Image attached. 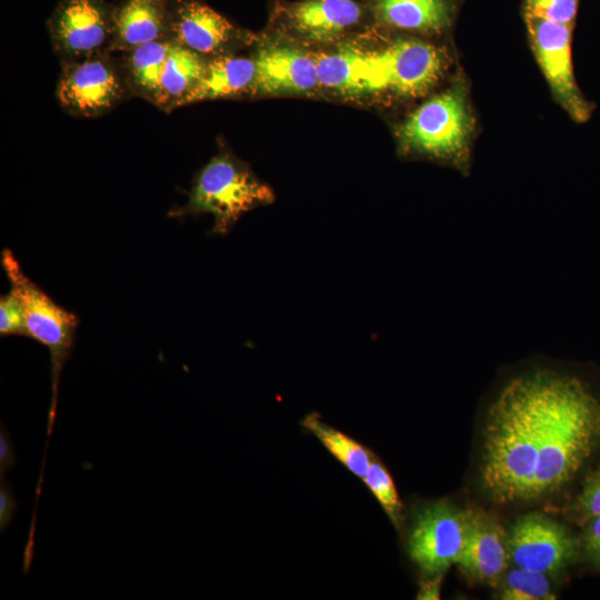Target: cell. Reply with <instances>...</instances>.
<instances>
[{
  "label": "cell",
  "mask_w": 600,
  "mask_h": 600,
  "mask_svg": "<svg viewBox=\"0 0 600 600\" xmlns=\"http://www.w3.org/2000/svg\"><path fill=\"white\" fill-rule=\"evenodd\" d=\"M481 479L498 503L567 484L600 444V397L574 372L548 364L508 377L489 403Z\"/></svg>",
  "instance_id": "6da1fadb"
},
{
  "label": "cell",
  "mask_w": 600,
  "mask_h": 600,
  "mask_svg": "<svg viewBox=\"0 0 600 600\" xmlns=\"http://www.w3.org/2000/svg\"><path fill=\"white\" fill-rule=\"evenodd\" d=\"M474 118L468 91L458 81L420 104L401 124L403 153L449 164L462 173L470 167Z\"/></svg>",
  "instance_id": "7a4b0ae2"
},
{
  "label": "cell",
  "mask_w": 600,
  "mask_h": 600,
  "mask_svg": "<svg viewBox=\"0 0 600 600\" xmlns=\"http://www.w3.org/2000/svg\"><path fill=\"white\" fill-rule=\"evenodd\" d=\"M274 201L272 189L259 180L248 166L223 153L213 157L197 174L184 214L213 217L212 231L224 234L248 211Z\"/></svg>",
  "instance_id": "3957f363"
},
{
  "label": "cell",
  "mask_w": 600,
  "mask_h": 600,
  "mask_svg": "<svg viewBox=\"0 0 600 600\" xmlns=\"http://www.w3.org/2000/svg\"><path fill=\"white\" fill-rule=\"evenodd\" d=\"M1 264L10 282V291L21 302L27 336L46 346L50 353L52 400L49 428L51 429L60 373L70 356L79 319L74 313L59 306L30 280L9 249L2 251Z\"/></svg>",
  "instance_id": "277c9868"
},
{
  "label": "cell",
  "mask_w": 600,
  "mask_h": 600,
  "mask_svg": "<svg viewBox=\"0 0 600 600\" xmlns=\"http://www.w3.org/2000/svg\"><path fill=\"white\" fill-rule=\"evenodd\" d=\"M374 51L381 94L397 99L428 93L450 68V56L444 47L421 36L397 32Z\"/></svg>",
  "instance_id": "5b68a950"
},
{
  "label": "cell",
  "mask_w": 600,
  "mask_h": 600,
  "mask_svg": "<svg viewBox=\"0 0 600 600\" xmlns=\"http://www.w3.org/2000/svg\"><path fill=\"white\" fill-rule=\"evenodd\" d=\"M529 41L557 102L576 122L590 119L594 104L579 89L573 74V27L524 14Z\"/></svg>",
  "instance_id": "8992f818"
},
{
  "label": "cell",
  "mask_w": 600,
  "mask_h": 600,
  "mask_svg": "<svg viewBox=\"0 0 600 600\" xmlns=\"http://www.w3.org/2000/svg\"><path fill=\"white\" fill-rule=\"evenodd\" d=\"M128 88L124 73L106 52L64 61L57 98L66 112L94 118L111 111Z\"/></svg>",
  "instance_id": "52a82bcc"
},
{
  "label": "cell",
  "mask_w": 600,
  "mask_h": 600,
  "mask_svg": "<svg viewBox=\"0 0 600 600\" xmlns=\"http://www.w3.org/2000/svg\"><path fill=\"white\" fill-rule=\"evenodd\" d=\"M466 526L467 511L447 501L422 506L414 514L408 537L411 560L429 577L443 573L462 551Z\"/></svg>",
  "instance_id": "ba28073f"
},
{
  "label": "cell",
  "mask_w": 600,
  "mask_h": 600,
  "mask_svg": "<svg viewBox=\"0 0 600 600\" xmlns=\"http://www.w3.org/2000/svg\"><path fill=\"white\" fill-rule=\"evenodd\" d=\"M114 6L104 0H60L48 20L56 51L78 60L110 49Z\"/></svg>",
  "instance_id": "9c48e42d"
},
{
  "label": "cell",
  "mask_w": 600,
  "mask_h": 600,
  "mask_svg": "<svg viewBox=\"0 0 600 600\" xmlns=\"http://www.w3.org/2000/svg\"><path fill=\"white\" fill-rule=\"evenodd\" d=\"M274 22L291 36L316 43L343 38L370 19L359 0H297L276 6Z\"/></svg>",
  "instance_id": "30bf717a"
},
{
  "label": "cell",
  "mask_w": 600,
  "mask_h": 600,
  "mask_svg": "<svg viewBox=\"0 0 600 600\" xmlns=\"http://www.w3.org/2000/svg\"><path fill=\"white\" fill-rule=\"evenodd\" d=\"M510 560L516 567L551 574L572 557L574 543L567 530L542 514L519 518L508 534Z\"/></svg>",
  "instance_id": "8fae6325"
},
{
  "label": "cell",
  "mask_w": 600,
  "mask_h": 600,
  "mask_svg": "<svg viewBox=\"0 0 600 600\" xmlns=\"http://www.w3.org/2000/svg\"><path fill=\"white\" fill-rule=\"evenodd\" d=\"M168 6L171 39L201 57L224 54L244 38L241 29L199 0H174Z\"/></svg>",
  "instance_id": "7c38bea8"
},
{
  "label": "cell",
  "mask_w": 600,
  "mask_h": 600,
  "mask_svg": "<svg viewBox=\"0 0 600 600\" xmlns=\"http://www.w3.org/2000/svg\"><path fill=\"white\" fill-rule=\"evenodd\" d=\"M253 60L252 94L309 93L320 87L314 57L297 47L269 41L259 48Z\"/></svg>",
  "instance_id": "4fadbf2b"
},
{
  "label": "cell",
  "mask_w": 600,
  "mask_h": 600,
  "mask_svg": "<svg viewBox=\"0 0 600 600\" xmlns=\"http://www.w3.org/2000/svg\"><path fill=\"white\" fill-rule=\"evenodd\" d=\"M509 560L508 534L497 519L467 510L464 544L456 562L463 574L472 581L494 586L503 577Z\"/></svg>",
  "instance_id": "5bb4252c"
},
{
  "label": "cell",
  "mask_w": 600,
  "mask_h": 600,
  "mask_svg": "<svg viewBox=\"0 0 600 600\" xmlns=\"http://www.w3.org/2000/svg\"><path fill=\"white\" fill-rule=\"evenodd\" d=\"M370 20L387 31L439 36L452 27L461 0H361Z\"/></svg>",
  "instance_id": "9a60e30c"
},
{
  "label": "cell",
  "mask_w": 600,
  "mask_h": 600,
  "mask_svg": "<svg viewBox=\"0 0 600 600\" xmlns=\"http://www.w3.org/2000/svg\"><path fill=\"white\" fill-rule=\"evenodd\" d=\"M313 57L320 87L350 97L381 93L374 50L344 42Z\"/></svg>",
  "instance_id": "2e32d148"
},
{
  "label": "cell",
  "mask_w": 600,
  "mask_h": 600,
  "mask_svg": "<svg viewBox=\"0 0 600 600\" xmlns=\"http://www.w3.org/2000/svg\"><path fill=\"white\" fill-rule=\"evenodd\" d=\"M171 38L169 6L156 0H124L114 6L111 51Z\"/></svg>",
  "instance_id": "e0dca14e"
},
{
  "label": "cell",
  "mask_w": 600,
  "mask_h": 600,
  "mask_svg": "<svg viewBox=\"0 0 600 600\" xmlns=\"http://www.w3.org/2000/svg\"><path fill=\"white\" fill-rule=\"evenodd\" d=\"M256 77L253 59L230 53L210 58L184 104L251 93Z\"/></svg>",
  "instance_id": "ac0fdd59"
},
{
  "label": "cell",
  "mask_w": 600,
  "mask_h": 600,
  "mask_svg": "<svg viewBox=\"0 0 600 600\" xmlns=\"http://www.w3.org/2000/svg\"><path fill=\"white\" fill-rule=\"evenodd\" d=\"M206 62L203 57L174 41L164 62L153 104L168 112L183 106L201 79Z\"/></svg>",
  "instance_id": "d6986e66"
},
{
  "label": "cell",
  "mask_w": 600,
  "mask_h": 600,
  "mask_svg": "<svg viewBox=\"0 0 600 600\" xmlns=\"http://www.w3.org/2000/svg\"><path fill=\"white\" fill-rule=\"evenodd\" d=\"M173 42L171 38H166L124 52L128 88L151 103L154 102L163 66Z\"/></svg>",
  "instance_id": "ffe728a7"
},
{
  "label": "cell",
  "mask_w": 600,
  "mask_h": 600,
  "mask_svg": "<svg viewBox=\"0 0 600 600\" xmlns=\"http://www.w3.org/2000/svg\"><path fill=\"white\" fill-rule=\"evenodd\" d=\"M301 424L350 472L363 478L374 458L367 447L324 423L317 413L306 416Z\"/></svg>",
  "instance_id": "44dd1931"
},
{
  "label": "cell",
  "mask_w": 600,
  "mask_h": 600,
  "mask_svg": "<svg viewBox=\"0 0 600 600\" xmlns=\"http://www.w3.org/2000/svg\"><path fill=\"white\" fill-rule=\"evenodd\" d=\"M499 598L504 600L554 599L547 574L518 568L500 580Z\"/></svg>",
  "instance_id": "7402d4cb"
},
{
  "label": "cell",
  "mask_w": 600,
  "mask_h": 600,
  "mask_svg": "<svg viewBox=\"0 0 600 600\" xmlns=\"http://www.w3.org/2000/svg\"><path fill=\"white\" fill-rule=\"evenodd\" d=\"M362 480L391 522L397 529H400L402 523V504L397 488L389 471L376 457Z\"/></svg>",
  "instance_id": "603a6c76"
},
{
  "label": "cell",
  "mask_w": 600,
  "mask_h": 600,
  "mask_svg": "<svg viewBox=\"0 0 600 600\" xmlns=\"http://www.w3.org/2000/svg\"><path fill=\"white\" fill-rule=\"evenodd\" d=\"M579 0H523V16L574 27Z\"/></svg>",
  "instance_id": "cb8c5ba5"
},
{
  "label": "cell",
  "mask_w": 600,
  "mask_h": 600,
  "mask_svg": "<svg viewBox=\"0 0 600 600\" xmlns=\"http://www.w3.org/2000/svg\"><path fill=\"white\" fill-rule=\"evenodd\" d=\"M0 334L27 336L21 302L11 291L0 298Z\"/></svg>",
  "instance_id": "d4e9b609"
},
{
  "label": "cell",
  "mask_w": 600,
  "mask_h": 600,
  "mask_svg": "<svg viewBox=\"0 0 600 600\" xmlns=\"http://www.w3.org/2000/svg\"><path fill=\"white\" fill-rule=\"evenodd\" d=\"M576 508L580 516L586 518L600 516V470L587 482L582 493L579 496Z\"/></svg>",
  "instance_id": "484cf974"
},
{
  "label": "cell",
  "mask_w": 600,
  "mask_h": 600,
  "mask_svg": "<svg viewBox=\"0 0 600 600\" xmlns=\"http://www.w3.org/2000/svg\"><path fill=\"white\" fill-rule=\"evenodd\" d=\"M443 573L430 576L420 583L417 599L420 600H438L440 599V589Z\"/></svg>",
  "instance_id": "4316f807"
},
{
  "label": "cell",
  "mask_w": 600,
  "mask_h": 600,
  "mask_svg": "<svg viewBox=\"0 0 600 600\" xmlns=\"http://www.w3.org/2000/svg\"><path fill=\"white\" fill-rule=\"evenodd\" d=\"M14 508V497L11 490L7 486H3L2 482L0 492V518L2 529L7 527L12 519Z\"/></svg>",
  "instance_id": "83f0119b"
},
{
  "label": "cell",
  "mask_w": 600,
  "mask_h": 600,
  "mask_svg": "<svg viewBox=\"0 0 600 600\" xmlns=\"http://www.w3.org/2000/svg\"><path fill=\"white\" fill-rule=\"evenodd\" d=\"M587 546L593 559L600 563V516L594 518L588 530Z\"/></svg>",
  "instance_id": "f1b7e54d"
},
{
  "label": "cell",
  "mask_w": 600,
  "mask_h": 600,
  "mask_svg": "<svg viewBox=\"0 0 600 600\" xmlns=\"http://www.w3.org/2000/svg\"><path fill=\"white\" fill-rule=\"evenodd\" d=\"M14 463V456L12 451L11 443L9 442V439L7 434L1 432L0 437V466H1V474L7 471L8 468L12 467Z\"/></svg>",
  "instance_id": "f546056e"
},
{
  "label": "cell",
  "mask_w": 600,
  "mask_h": 600,
  "mask_svg": "<svg viewBox=\"0 0 600 600\" xmlns=\"http://www.w3.org/2000/svg\"><path fill=\"white\" fill-rule=\"evenodd\" d=\"M156 1H159V2H162V3H166V4H169L170 2L174 1V0H156Z\"/></svg>",
  "instance_id": "4dcf8cb0"
}]
</instances>
